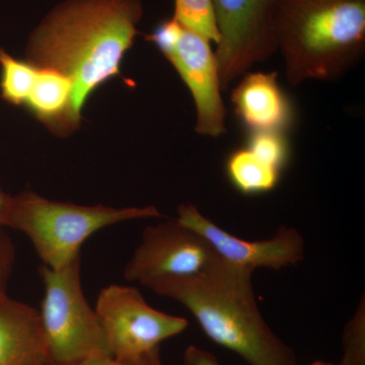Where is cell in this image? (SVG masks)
Here are the masks:
<instances>
[{
	"label": "cell",
	"instance_id": "cell-17",
	"mask_svg": "<svg viewBox=\"0 0 365 365\" xmlns=\"http://www.w3.org/2000/svg\"><path fill=\"white\" fill-rule=\"evenodd\" d=\"M343 356L340 365H365V302L362 297L356 312L344 327Z\"/></svg>",
	"mask_w": 365,
	"mask_h": 365
},
{
	"label": "cell",
	"instance_id": "cell-21",
	"mask_svg": "<svg viewBox=\"0 0 365 365\" xmlns=\"http://www.w3.org/2000/svg\"><path fill=\"white\" fill-rule=\"evenodd\" d=\"M11 198L0 187V227H6L7 217L11 209Z\"/></svg>",
	"mask_w": 365,
	"mask_h": 365
},
{
	"label": "cell",
	"instance_id": "cell-24",
	"mask_svg": "<svg viewBox=\"0 0 365 365\" xmlns=\"http://www.w3.org/2000/svg\"><path fill=\"white\" fill-rule=\"evenodd\" d=\"M311 365H340L338 364H329V362H324V361H319V360H317V361L313 362Z\"/></svg>",
	"mask_w": 365,
	"mask_h": 365
},
{
	"label": "cell",
	"instance_id": "cell-22",
	"mask_svg": "<svg viewBox=\"0 0 365 365\" xmlns=\"http://www.w3.org/2000/svg\"><path fill=\"white\" fill-rule=\"evenodd\" d=\"M121 365H163L162 359H160V349L141 357L138 360L129 364H120Z\"/></svg>",
	"mask_w": 365,
	"mask_h": 365
},
{
	"label": "cell",
	"instance_id": "cell-15",
	"mask_svg": "<svg viewBox=\"0 0 365 365\" xmlns=\"http://www.w3.org/2000/svg\"><path fill=\"white\" fill-rule=\"evenodd\" d=\"M38 67L18 59L0 47V97L4 102L24 107L32 91Z\"/></svg>",
	"mask_w": 365,
	"mask_h": 365
},
{
	"label": "cell",
	"instance_id": "cell-19",
	"mask_svg": "<svg viewBox=\"0 0 365 365\" xmlns=\"http://www.w3.org/2000/svg\"><path fill=\"white\" fill-rule=\"evenodd\" d=\"M16 261V249L4 227H0V297L7 294V284Z\"/></svg>",
	"mask_w": 365,
	"mask_h": 365
},
{
	"label": "cell",
	"instance_id": "cell-6",
	"mask_svg": "<svg viewBox=\"0 0 365 365\" xmlns=\"http://www.w3.org/2000/svg\"><path fill=\"white\" fill-rule=\"evenodd\" d=\"M95 309L112 359L119 364L135 361L160 349L163 341L180 335L189 325L186 319L150 307L130 285L103 288Z\"/></svg>",
	"mask_w": 365,
	"mask_h": 365
},
{
	"label": "cell",
	"instance_id": "cell-12",
	"mask_svg": "<svg viewBox=\"0 0 365 365\" xmlns=\"http://www.w3.org/2000/svg\"><path fill=\"white\" fill-rule=\"evenodd\" d=\"M230 100L252 132H283L292 122V107L278 85L277 72L245 74Z\"/></svg>",
	"mask_w": 365,
	"mask_h": 365
},
{
	"label": "cell",
	"instance_id": "cell-9",
	"mask_svg": "<svg viewBox=\"0 0 365 365\" xmlns=\"http://www.w3.org/2000/svg\"><path fill=\"white\" fill-rule=\"evenodd\" d=\"M176 220L200 235L223 260L252 271L297 265L306 254L304 237L294 227H281L265 241H245L218 227L192 203L178 207Z\"/></svg>",
	"mask_w": 365,
	"mask_h": 365
},
{
	"label": "cell",
	"instance_id": "cell-20",
	"mask_svg": "<svg viewBox=\"0 0 365 365\" xmlns=\"http://www.w3.org/2000/svg\"><path fill=\"white\" fill-rule=\"evenodd\" d=\"M182 365H220V364L212 353L206 351L202 348L190 345L185 350Z\"/></svg>",
	"mask_w": 365,
	"mask_h": 365
},
{
	"label": "cell",
	"instance_id": "cell-3",
	"mask_svg": "<svg viewBox=\"0 0 365 365\" xmlns=\"http://www.w3.org/2000/svg\"><path fill=\"white\" fill-rule=\"evenodd\" d=\"M275 34L288 83L337 81L364 58L365 0H277Z\"/></svg>",
	"mask_w": 365,
	"mask_h": 365
},
{
	"label": "cell",
	"instance_id": "cell-14",
	"mask_svg": "<svg viewBox=\"0 0 365 365\" xmlns=\"http://www.w3.org/2000/svg\"><path fill=\"white\" fill-rule=\"evenodd\" d=\"M227 173L232 184L241 193L256 195L275 188L281 170L269 165L245 146L230 155Z\"/></svg>",
	"mask_w": 365,
	"mask_h": 365
},
{
	"label": "cell",
	"instance_id": "cell-1",
	"mask_svg": "<svg viewBox=\"0 0 365 365\" xmlns=\"http://www.w3.org/2000/svg\"><path fill=\"white\" fill-rule=\"evenodd\" d=\"M143 16L141 0H63L29 36L26 60L71 81V134L81 127L88 98L120 76Z\"/></svg>",
	"mask_w": 365,
	"mask_h": 365
},
{
	"label": "cell",
	"instance_id": "cell-13",
	"mask_svg": "<svg viewBox=\"0 0 365 365\" xmlns=\"http://www.w3.org/2000/svg\"><path fill=\"white\" fill-rule=\"evenodd\" d=\"M38 67V66H37ZM72 83L53 69L38 67L32 91L24 107L55 135H71L68 126Z\"/></svg>",
	"mask_w": 365,
	"mask_h": 365
},
{
	"label": "cell",
	"instance_id": "cell-2",
	"mask_svg": "<svg viewBox=\"0 0 365 365\" xmlns=\"http://www.w3.org/2000/svg\"><path fill=\"white\" fill-rule=\"evenodd\" d=\"M254 271L216 256L202 272L163 277L144 287L180 302L206 336L250 365H299L294 350L271 330L259 309Z\"/></svg>",
	"mask_w": 365,
	"mask_h": 365
},
{
	"label": "cell",
	"instance_id": "cell-8",
	"mask_svg": "<svg viewBox=\"0 0 365 365\" xmlns=\"http://www.w3.org/2000/svg\"><path fill=\"white\" fill-rule=\"evenodd\" d=\"M216 256L200 235L175 218L146 227L123 275L127 281L144 287L158 278L196 275Z\"/></svg>",
	"mask_w": 365,
	"mask_h": 365
},
{
	"label": "cell",
	"instance_id": "cell-18",
	"mask_svg": "<svg viewBox=\"0 0 365 365\" xmlns=\"http://www.w3.org/2000/svg\"><path fill=\"white\" fill-rule=\"evenodd\" d=\"M247 148L276 169L282 170L288 158V143L283 132H252Z\"/></svg>",
	"mask_w": 365,
	"mask_h": 365
},
{
	"label": "cell",
	"instance_id": "cell-23",
	"mask_svg": "<svg viewBox=\"0 0 365 365\" xmlns=\"http://www.w3.org/2000/svg\"><path fill=\"white\" fill-rule=\"evenodd\" d=\"M50 365H121L112 357H95L83 360V361L76 362V364H50Z\"/></svg>",
	"mask_w": 365,
	"mask_h": 365
},
{
	"label": "cell",
	"instance_id": "cell-16",
	"mask_svg": "<svg viewBox=\"0 0 365 365\" xmlns=\"http://www.w3.org/2000/svg\"><path fill=\"white\" fill-rule=\"evenodd\" d=\"M175 20L187 30L217 44L220 41L212 0H174Z\"/></svg>",
	"mask_w": 365,
	"mask_h": 365
},
{
	"label": "cell",
	"instance_id": "cell-11",
	"mask_svg": "<svg viewBox=\"0 0 365 365\" xmlns=\"http://www.w3.org/2000/svg\"><path fill=\"white\" fill-rule=\"evenodd\" d=\"M39 311L11 299L0 297V365H50Z\"/></svg>",
	"mask_w": 365,
	"mask_h": 365
},
{
	"label": "cell",
	"instance_id": "cell-7",
	"mask_svg": "<svg viewBox=\"0 0 365 365\" xmlns=\"http://www.w3.org/2000/svg\"><path fill=\"white\" fill-rule=\"evenodd\" d=\"M220 41L215 52L222 91L277 52V0H212Z\"/></svg>",
	"mask_w": 365,
	"mask_h": 365
},
{
	"label": "cell",
	"instance_id": "cell-5",
	"mask_svg": "<svg viewBox=\"0 0 365 365\" xmlns=\"http://www.w3.org/2000/svg\"><path fill=\"white\" fill-rule=\"evenodd\" d=\"M81 267V257L58 270L39 267L44 297L38 311L53 364L112 357L97 312L83 294Z\"/></svg>",
	"mask_w": 365,
	"mask_h": 365
},
{
	"label": "cell",
	"instance_id": "cell-4",
	"mask_svg": "<svg viewBox=\"0 0 365 365\" xmlns=\"http://www.w3.org/2000/svg\"><path fill=\"white\" fill-rule=\"evenodd\" d=\"M155 206L115 208L49 200L32 191L11 198L6 227L32 242L43 265L58 270L81 257L86 240L103 228L129 220L162 217Z\"/></svg>",
	"mask_w": 365,
	"mask_h": 365
},
{
	"label": "cell",
	"instance_id": "cell-10",
	"mask_svg": "<svg viewBox=\"0 0 365 365\" xmlns=\"http://www.w3.org/2000/svg\"><path fill=\"white\" fill-rule=\"evenodd\" d=\"M189 88L196 108L195 131L220 137L227 132L217 64L210 42L182 26L179 36L162 51Z\"/></svg>",
	"mask_w": 365,
	"mask_h": 365
}]
</instances>
